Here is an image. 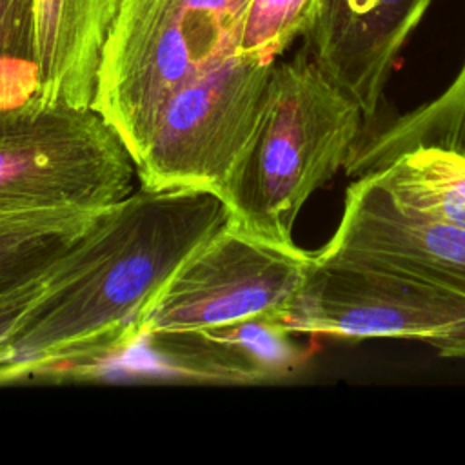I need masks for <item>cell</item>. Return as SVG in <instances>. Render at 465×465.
Masks as SVG:
<instances>
[{"label": "cell", "instance_id": "12", "mask_svg": "<svg viewBox=\"0 0 465 465\" xmlns=\"http://www.w3.org/2000/svg\"><path fill=\"white\" fill-rule=\"evenodd\" d=\"M369 173L403 209L465 229V154L441 145H414Z\"/></svg>", "mask_w": 465, "mask_h": 465}, {"label": "cell", "instance_id": "1", "mask_svg": "<svg viewBox=\"0 0 465 465\" xmlns=\"http://www.w3.org/2000/svg\"><path fill=\"white\" fill-rule=\"evenodd\" d=\"M225 220L223 202L203 189L140 185L107 207L60 258L0 383L93 376L129 352L163 285Z\"/></svg>", "mask_w": 465, "mask_h": 465}, {"label": "cell", "instance_id": "7", "mask_svg": "<svg viewBox=\"0 0 465 465\" xmlns=\"http://www.w3.org/2000/svg\"><path fill=\"white\" fill-rule=\"evenodd\" d=\"M292 334L421 341L441 358H465V296L380 269L316 262L282 320Z\"/></svg>", "mask_w": 465, "mask_h": 465}, {"label": "cell", "instance_id": "3", "mask_svg": "<svg viewBox=\"0 0 465 465\" xmlns=\"http://www.w3.org/2000/svg\"><path fill=\"white\" fill-rule=\"evenodd\" d=\"M249 0H122L104 47L91 107L136 163L163 104L236 53Z\"/></svg>", "mask_w": 465, "mask_h": 465}, {"label": "cell", "instance_id": "10", "mask_svg": "<svg viewBox=\"0 0 465 465\" xmlns=\"http://www.w3.org/2000/svg\"><path fill=\"white\" fill-rule=\"evenodd\" d=\"M292 336L276 318H252L202 331L143 336L134 347H145L174 376L263 383L289 378L305 365L309 351L294 343Z\"/></svg>", "mask_w": 465, "mask_h": 465}, {"label": "cell", "instance_id": "17", "mask_svg": "<svg viewBox=\"0 0 465 465\" xmlns=\"http://www.w3.org/2000/svg\"><path fill=\"white\" fill-rule=\"evenodd\" d=\"M58 262L45 272L0 294V363L5 360L7 351L15 341L20 327L24 325L27 314L45 292Z\"/></svg>", "mask_w": 465, "mask_h": 465}, {"label": "cell", "instance_id": "11", "mask_svg": "<svg viewBox=\"0 0 465 465\" xmlns=\"http://www.w3.org/2000/svg\"><path fill=\"white\" fill-rule=\"evenodd\" d=\"M122 0H35L42 105L91 107Z\"/></svg>", "mask_w": 465, "mask_h": 465}, {"label": "cell", "instance_id": "13", "mask_svg": "<svg viewBox=\"0 0 465 465\" xmlns=\"http://www.w3.org/2000/svg\"><path fill=\"white\" fill-rule=\"evenodd\" d=\"M105 209L2 211L0 294L51 269Z\"/></svg>", "mask_w": 465, "mask_h": 465}, {"label": "cell", "instance_id": "8", "mask_svg": "<svg viewBox=\"0 0 465 465\" xmlns=\"http://www.w3.org/2000/svg\"><path fill=\"white\" fill-rule=\"evenodd\" d=\"M312 258L411 276L465 296V229L403 209L372 173L347 187L340 223Z\"/></svg>", "mask_w": 465, "mask_h": 465}, {"label": "cell", "instance_id": "2", "mask_svg": "<svg viewBox=\"0 0 465 465\" xmlns=\"http://www.w3.org/2000/svg\"><path fill=\"white\" fill-rule=\"evenodd\" d=\"M365 116L302 47L274 62L256 127L216 191L227 222L294 249L296 218L314 191L351 162Z\"/></svg>", "mask_w": 465, "mask_h": 465}, {"label": "cell", "instance_id": "16", "mask_svg": "<svg viewBox=\"0 0 465 465\" xmlns=\"http://www.w3.org/2000/svg\"><path fill=\"white\" fill-rule=\"evenodd\" d=\"M318 0H249L240 20L236 53L260 62L276 58L305 36L316 15Z\"/></svg>", "mask_w": 465, "mask_h": 465}, {"label": "cell", "instance_id": "9", "mask_svg": "<svg viewBox=\"0 0 465 465\" xmlns=\"http://www.w3.org/2000/svg\"><path fill=\"white\" fill-rule=\"evenodd\" d=\"M429 5L430 0H318L303 49L372 120L398 56Z\"/></svg>", "mask_w": 465, "mask_h": 465}, {"label": "cell", "instance_id": "6", "mask_svg": "<svg viewBox=\"0 0 465 465\" xmlns=\"http://www.w3.org/2000/svg\"><path fill=\"white\" fill-rule=\"evenodd\" d=\"M272 65L234 53L182 85L134 163L140 185L216 194L256 127Z\"/></svg>", "mask_w": 465, "mask_h": 465}, {"label": "cell", "instance_id": "14", "mask_svg": "<svg viewBox=\"0 0 465 465\" xmlns=\"http://www.w3.org/2000/svg\"><path fill=\"white\" fill-rule=\"evenodd\" d=\"M414 145H441L465 154V60L454 80L432 100L360 140L345 171L361 176Z\"/></svg>", "mask_w": 465, "mask_h": 465}, {"label": "cell", "instance_id": "4", "mask_svg": "<svg viewBox=\"0 0 465 465\" xmlns=\"http://www.w3.org/2000/svg\"><path fill=\"white\" fill-rule=\"evenodd\" d=\"M134 174L124 142L93 107L0 109V213L105 209L133 193Z\"/></svg>", "mask_w": 465, "mask_h": 465}, {"label": "cell", "instance_id": "15", "mask_svg": "<svg viewBox=\"0 0 465 465\" xmlns=\"http://www.w3.org/2000/svg\"><path fill=\"white\" fill-rule=\"evenodd\" d=\"M40 98L35 0H0V109Z\"/></svg>", "mask_w": 465, "mask_h": 465}, {"label": "cell", "instance_id": "5", "mask_svg": "<svg viewBox=\"0 0 465 465\" xmlns=\"http://www.w3.org/2000/svg\"><path fill=\"white\" fill-rule=\"evenodd\" d=\"M311 263L312 252L267 243L225 220L163 285L142 320L140 338L252 318L282 322Z\"/></svg>", "mask_w": 465, "mask_h": 465}]
</instances>
